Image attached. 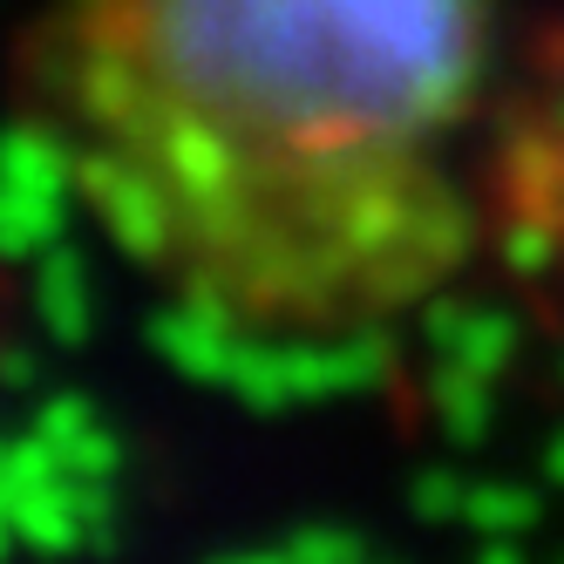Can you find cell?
Segmentation results:
<instances>
[{"mask_svg":"<svg viewBox=\"0 0 564 564\" xmlns=\"http://www.w3.org/2000/svg\"><path fill=\"white\" fill-rule=\"evenodd\" d=\"M503 0H48L21 102L109 252L252 340H360L482 252Z\"/></svg>","mask_w":564,"mask_h":564,"instance_id":"cell-1","label":"cell"}]
</instances>
